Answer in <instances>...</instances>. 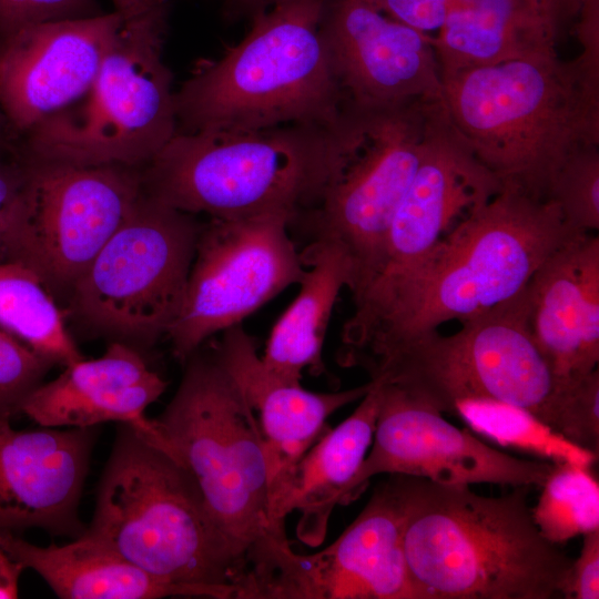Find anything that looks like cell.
Masks as SVG:
<instances>
[{
	"instance_id": "1",
	"label": "cell",
	"mask_w": 599,
	"mask_h": 599,
	"mask_svg": "<svg viewBox=\"0 0 599 599\" xmlns=\"http://www.w3.org/2000/svg\"><path fill=\"white\" fill-rule=\"evenodd\" d=\"M578 235L551 201L502 185L425 254L379 272L352 296L338 363L374 376L410 341L516 297L544 261Z\"/></svg>"
},
{
	"instance_id": "2",
	"label": "cell",
	"mask_w": 599,
	"mask_h": 599,
	"mask_svg": "<svg viewBox=\"0 0 599 599\" xmlns=\"http://www.w3.org/2000/svg\"><path fill=\"white\" fill-rule=\"evenodd\" d=\"M404 555L417 599H552L573 559L538 530L531 487L484 496L397 475Z\"/></svg>"
},
{
	"instance_id": "3",
	"label": "cell",
	"mask_w": 599,
	"mask_h": 599,
	"mask_svg": "<svg viewBox=\"0 0 599 599\" xmlns=\"http://www.w3.org/2000/svg\"><path fill=\"white\" fill-rule=\"evenodd\" d=\"M447 112L502 185L547 199L576 148L599 143V75L557 51L441 75Z\"/></svg>"
},
{
	"instance_id": "4",
	"label": "cell",
	"mask_w": 599,
	"mask_h": 599,
	"mask_svg": "<svg viewBox=\"0 0 599 599\" xmlns=\"http://www.w3.org/2000/svg\"><path fill=\"white\" fill-rule=\"evenodd\" d=\"M194 478L240 568L236 593L260 583L290 550L270 510V466L257 417L215 356L195 352L152 419Z\"/></svg>"
},
{
	"instance_id": "5",
	"label": "cell",
	"mask_w": 599,
	"mask_h": 599,
	"mask_svg": "<svg viewBox=\"0 0 599 599\" xmlns=\"http://www.w3.org/2000/svg\"><path fill=\"white\" fill-rule=\"evenodd\" d=\"M151 576L232 599L241 572L189 470L162 445L119 424L84 532Z\"/></svg>"
},
{
	"instance_id": "6",
	"label": "cell",
	"mask_w": 599,
	"mask_h": 599,
	"mask_svg": "<svg viewBox=\"0 0 599 599\" xmlns=\"http://www.w3.org/2000/svg\"><path fill=\"white\" fill-rule=\"evenodd\" d=\"M324 0H275L174 92L176 132L333 125L345 98L321 32Z\"/></svg>"
},
{
	"instance_id": "7",
	"label": "cell",
	"mask_w": 599,
	"mask_h": 599,
	"mask_svg": "<svg viewBox=\"0 0 599 599\" xmlns=\"http://www.w3.org/2000/svg\"><path fill=\"white\" fill-rule=\"evenodd\" d=\"M334 125L176 132L142 169L143 191L194 215L285 213L298 220L316 206L334 173Z\"/></svg>"
},
{
	"instance_id": "8",
	"label": "cell",
	"mask_w": 599,
	"mask_h": 599,
	"mask_svg": "<svg viewBox=\"0 0 599 599\" xmlns=\"http://www.w3.org/2000/svg\"><path fill=\"white\" fill-rule=\"evenodd\" d=\"M163 28L122 27L90 88L18 139L34 162L143 169L176 133Z\"/></svg>"
},
{
	"instance_id": "9",
	"label": "cell",
	"mask_w": 599,
	"mask_h": 599,
	"mask_svg": "<svg viewBox=\"0 0 599 599\" xmlns=\"http://www.w3.org/2000/svg\"><path fill=\"white\" fill-rule=\"evenodd\" d=\"M440 99L364 105L345 101L334 126L335 171L303 216L314 238L347 253L348 288L359 293L378 273L396 210L418 166L434 105Z\"/></svg>"
},
{
	"instance_id": "10",
	"label": "cell",
	"mask_w": 599,
	"mask_h": 599,
	"mask_svg": "<svg viewBox=\"0 0 599 599\" xmlns=\"http://www.w3.org/2000/svg\"><path fill=\"white\" fill-rule=\"evenodd\" d=\"M460 324L454 334L436 329L410 341L370 380L398 386L443 414H454L463 399L501 400L556 430L569 385L558 380L532 336L527 286Z\"/></svg>"
},
{
	"instance_id": "11",
	"label": "cell",
	"mask_w": 599,
	"mask_h": 599,
	"mask_svg": "<svg viewBox=\"0 0 599 599\" xmlns=\"http://www.w3.org/2000/svg\"><path fill=\"white\" fill-rule=\"evenodd\" d=\"M202 223L144 191L67 298V316L139 352L166 336L185 295Z\"/></svg>"
},
{
	"instance_id": "12",
	"label": "cell",
	"mask_w": 599,
	"mask_h": 599,
	"mask_svg": "<svg viewBox=\"0 0 599 599\" xmlns=\"http://www.w3.org/2000/svg\"><path fill=\"white\" fill-rule=\"evenodd\" d=\"M285 213L202 223L181 311L166 337L185 363L211 336L261 308L305 272Z\"/></svg>"
},
{
	"instance_id": "13",
	"label": "cell",
	"mask_w": 599,
	"mask_h": 599,
	"mask_svg": "<svg viewBox=\"0 0 599 599\" xmlns=\"http://www.w3.org/2000/svg\"><path fill=\"white\" fill-rule=\"evenodd\" d=\"M28 161V200L14 225L16 263L34 272L55 300L67 301L142 195V169Z\"/></svg>"
},
{
	"instance_id": "14",
	"label": "cell",
	"mask_w": 599,
	"mask_h": 599,
	"mask_svg": "<svg viewBox=\"0 0 599 599\" xmlns=\"http://www.w3.org/2000/svg\"><path fill=\"white\" fill-rule=\"evenodd\" d=\"M379 383L373 446L345 489L341 505L355 499L369 479L380 474L420 477L446 485L544 484L551 463L521 459L493 448L403 388Z\"/></svg>"
},
{
	"instance_id": "15",
	"label": "cell",
	"mask_w": 599,
	"mask_h": 599,
	"mask_svg": "<svg viewBox=\"0 0 599 599\" xmlns=\"http://www.w3.org/2000/svg\"><path fill=\"white\" fill-rule=\"evenodd\" d=\"M404 518L398 477L390 475L328 547L288 551L254 599H417L404 555Z\"/></svg>"
},
{
	"instance_id": "16",
	"label": "cell",
	"mask_w": 599,
	"mask_h": 599,
	"mask_svg": "<svg viewBox=\"0 0 599 599\" xmlns=\"http://www.w3.org/2000/svg\"><path fill=\"white\" fill-rule=\"evenodd\" d=\"M122 27L113 11L39 23L0 41V106L17 140L90 88Z\"/></svg>"
},
{
	"instance_id": "17",
	"label": "cell",
	"mask_w": 599,
	"mask_h": 599,
	"mask_svg": "<svg viewBox=\"0 0 599 599\" xmlns=\"http://www.w3.org/2000/svg\"><path fill=\"white\" fill-rule=\"evenodd\" d=\"M321 32L345 101L385 105L443 98L433 37L370 0H324Z\"/></svg>"
},
{
	"instance_id": "18",
	"label": "cell",
	"mask_w": 599,
	"mask_h": 599,
	"mask_svg": "<svg viewBox=\"0 0 599 599\" xmlns=\"http://www.w3.org/2000/svg\"><path fill=\"white\" fill-rule=\"evenodd\" d=\"M99 426L17 430L0 422V532L30 528L75 539Z\"/></svg>"
},
{
	"instance_id": "19",
	"label": "cell",
	"mask_w": 599,
	"mask_h": 599,
	"mask_svg": "<svg viewBox=\"0 0 599 599\" xmlns=\"http://www.w3.org/2000/svg\"><path fill=\"white\" fill-rule=\"evenodd\" d=\"M501 187L439 100L428 120L418 166L394 215L378 273L425 254Z\"/></svg>"
},
{
	"instance_id": "20",
	"label": "cell",
	"mask_w": 599,
	"mask_h": 599,
	"mask_svg": "<svg viewBox=\"0 0 599 599\" xmlns=\"http://www.w3.org/2000/svg\"><path fill=\"white\" fill-rule=\"evenodd\" d=\"M532 336L568 386L599 362V237L578 235L549 255L527 285Z\"/></svg>"
},
{
	"instance_id": "21",
	"label": "cell",
	"mask_w": 599,
	"mask_h": 599,
	"mask_svg": "<svg viewBox=\"0 0 599 599\" xmlns=\"http://www.w3.org/2000/svg\"><path fill=\"white\" fill-rule=\"evenodd\" d=\"M166 387L141 352L111 342L102 356L64 366L58 377L39 385L20 413L42 427L85 428L116 422L160 437L145 410Z\"/></svg>"
},
{
	"instance_id": "22",
	"label": "cell",
	"mask_w": 599,
	"mask_h": 599,
	"mask_svg": "<svg viewBox=\"0 0 599 599\" xmlns=\"http://www.w3.org/2000/svg\"><path fill=\"white\" fill-rule=\"evenodd\" d=\"M213 355L257 414L266 445L271 488L324 432L327 418L362 399L372 382L346 390L314 393L268 370L242 324L221 333Z\"/></svg>"
},
{
	"instance_id": "23",
	"label": "cell",
	"mask_w": 599,
	"mask_h": 599,
	"mask_svg": "<svg viewBox=\"0 0 599 599\" xmlns=\"http://www.w3.org/2000/svg\"><path fill=\"white\" fill-rule=\"evenodd\" d=\"M370 382L356 409L337 427L325 432L271 488L273 521L284 527L286 516L300 511L296 535L311 547L324 541L332 511L341 505L373 443L380 383Z\"/></svg>"
},
{
	"instance_id": "24",
	"label": "cell",
	"mask_w": 599,
	"mask_h": 599,
	"mask_svg": "<svg viewBox=\"0 0 599 599\" xmlns=\"http://www.w3.org/2000/svg\"><path fill=\"white\" fill-rule=\"evenodd\" d=\"M550 20L529 0H456L433 47L440 78L556 51Z\"/></svg>"
},
{
	"instance_id": "25",
	"label": "cell",
	"mask_w": 599,
	"mask_h": 599,
	"mask_svg": "<svg viewBox=\"0 0 599 599\" xmlns=\"http://www.w3.org/2000/svg\"><path fill=\"white\" fill-rule=\"evenodd\" d=\"M0 546L24 569L42 577L62 599L200 597L191 588L151 576L85 534L64 545L42 547L18 534L1 531Z\"/></svg>"
},
{
	"instance_id": "26",
	"label": "cell",
	"mask_w": 599,
	"mask_h": 599,
	"mask_svg": "<svg viewBox=\"0 0 599 599\" xmlns=\"http://www.w3.org/2000/svg\"><path fill=\"white\" fill-rule=\"evenodd\" d=\"M304 275L300 292L276 321L261 356L280 377L301 382L309 369L324 372L323 345L342 288H349L352 263L344 248L327 238H314L302 252Z\"/></svg>"
},
{
	"instance_id": "27",
	"label": "cell",
	"mask_w": 599,
	"mask_h": 599,
	"mask_svg": "<svg viewBox=\"0 0 599 599\" xmlns=\"http://www.w3.org/2000/svg\"><path fill=\"white\" fill-rule=\"evenodd\" d=\"M0 328L53 365L84 358L65 324V313L27 266L0 263Z\"/></svg>"
},
{
	"instance_id": "28",
	"label": "cell",
	"mask_w": 599,
	"mask_h": 599,
	"mask_svg": "<svg viewBox=\"0 0 599 599\" xmlns=\"http://www.w3.org/2000/svg\"><path fill=\"white\" fill-rule=\"evenodd\" d=\"M454 414L490 441L551 464L591 468L598 460V454L573 444L529 410L509 403L490 398L463 399L456 402Z\"/></svg>"
},
{
	"instance_id": "29",
	"label": "cell",
	"mask_w": 599,
	"mask_h": 599,
	"mask_svg": "<svg viewBox=\"0 0 599 599\" xmlns=\"http://www.w3.org/2000/svg\"><path fill=\"white\" fill-rule=\"evenodd\" d=\"M531 516L555 545L599 530V483L591 468L552 464Z\"/></svg>"
},
{
	"instance_id": "30",
	"label": "cell",
	"mask_w": 599,
	"mask_h": 599,
	"mask_svg": "<svg viewBox=\"0 0 599 599\" xmlns=\"http://www.w3.org/2000/svg\"><path fill=\"white\" fill-rule=\"evenodd\" d=\"M547 200L558 209L564 224L576 234L599 229V143L572 150L557 170Z\"/></svg>"
},
{
	"instance_id": "31",
	"label": "cell",
	"mask_w": 599,
	"mask_h": 599,
	"mask_svg": "<svg viewBox=\"0 0 599 599\" xmlns=\"http://www.w3.org/2000/svg\"><path fill=\"white\" fill-rule=\"evenodd\" d=\"M54 365L0 328V422L10 420Z\"/></svg>"
},
{
	"instance_id": "32",
	"label": "cell",
	"mask_w": 599,
	"mask_h": 599,
	"mask_svg": "<svg viewBox=\"0 0 599 599\" xmlns=\"http://www.w3.org/2000/svg\"><path fill=\"white\" fill-rule=\"evenodd\" d=\"M556 430L573 444L599 454V370L569 386Z\"/></svg>"
},
{
	"instance_id": "33",
	"label": "cell",
	"mask_w": 599,
	"mask_h": 599,
	"mask_svg": "<svg viewBox=\"0 0 599 599\" xmlns=\"http://www.w3.org/2000/svg\"><path fill=\"white\" fill-rule=\"evenodd\" d=\"M94 14V0H0V41L39 23Z\"/></svg>"
},
{
	"instance_id": "34",
	"label": "cell",
	"mask_w": 599,
	"mask_h": 599,
	"mask_svg": "<svg viewBox=\"0 0 599 599\" xmlns=\"http://www.w3.org/2000/svg\"><path fill=\"white\" fill-rule=\"evenodd\" d=\"M392 19L434 37L456 0H370Z\"/></svg>"
},
{
	"instance_id": "35",
	"label": "cell",
	"mask_w": 599,
	"mask_h": 599,
	"mask_svg": "<svg viewBox=\"0 0 599 599\" xmlns=\"http://www.w3.org/2000/svg\"><path fill=\"white\" fill-rule=\"evenodd\" d=\"M561 597L569 599L599 598V530L583 536L580 555L572 561L561 590Z\"/></svg>"
},
{
	"instance_id": "36",
	"label": "cell",
	"mask_w": 599,
	"mask_h": 599,
	"mask_svg": "<svg viewBox=\"0 0 599 599\" xmlns=\"http://www.w3.org/2000/svg\"><path fill=\"white\" fill-rule=\"evenodd\" d=\"M30 163L18 144L0 149V212L14 213L26 201L30 185Z\"/></svg>"
},
{
	"instance_id": "37",
	"label": "cell",
	"mask_w": 599,
	"mask_h": 599,
	"mask_svg": "<svg viewBox=\"0 0 599 599\" xmlns=\"http://www.w3.org/2000/svg\"><path fill=\"white\" fill-rule=\"evenodd\" d=\"M124 28H165L166 0H112Z\"/></svg>"
},
{
	"instance_id": "38",
	"label": "cell",
	"mask_w": 599,
	"mask_h": 599,
	"mask_svg": "<svg viewBox=\"0 0 599 599\" xmlns=\"http://www.w3.org/2000/svg\"><path fill=\"white\" fill-rule=\"evenodd\" d=\"M550 20L560 38L572 28L586 0H529Z\"/></svg>"
},
{
	"instance_id": "39",
	"label": "cell",
	"mask_w": 599,
	"mask_h": 599,
	"mask_svg": "<svg viewBox=\"0 0 599 599\" xmlns=\"http://www.w3.org/2000/svg\"><path fill=\"white\" fill-rule=\"evenodd\" d=\"M23 566L0 546V599L18 597L19 579Z\"/></svg>"
},
{
	"instance_id": "40",
	"label": "cell",
	"mask_w": 599,
	"mask_h": 599,
	"mask_svg": "<svg viewBox=\"0 0 599 599\" xmlns=\"http://www.w3.org/2000/svg\"><path fill=\"white\" fill-rule=\"evenodd\" d=\"M20 210L14 213L0 212V263L16 262L13 224Z\"/></svg>"
},
{
	"instance_id": "41",
	"label": "cell",
	"mask_w": 599,
	"mask_h": 599,
	"mask_svg": "<svg viewBox=\"0 0 599 599\" xmlns=\"http://www.w3.org/2000/svg\"><path fill=\"white\" fill-rule=\"evenodd\" d=\"M16 141L0 106V149L11 148L16 144Z\"/></svg>"
},
{
	"instance_id": "42",
	"label": "cell",
	"mask_w": 599,
	"mask_h": 599,
	"mask_svg": "<svg viewBox=\"0 0 599 599\" xmlns=\"http://www.w3.org/2000/svg\"><path fill=\"white\" fill-rule=\"evenodd\" d=\"M236 6L248 10L256 14L260 11L267 9L275 0H232Z\"/></svg>"
}]
</instances>
